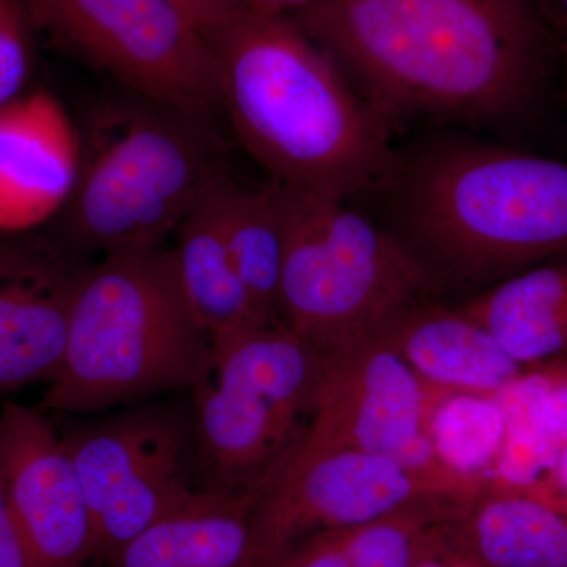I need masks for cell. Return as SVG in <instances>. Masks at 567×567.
I'll list each match as a JSON object with an SVG mask.
<instances>
[{
	"mask_svg": "<svg viewBox=\"0 0 567 567\" xmlns=\"http://www.w3.org/2000/svg\"><path fill=\"white\" fill-rule=\"evenodd\" d=\"M524 369L567 358V259L548 260L458 305Z\"/></svg>",
	"mask_w": 567,
	"mask_h": 567,
	"instance_id": "e0dca14e",
	"label": "cell"
},
{
	"mask_svg": "<svg viewBox=\"0 0 567 567\" xmlns=\"http://www.w3.org/2000/svg\"><path fill=\"white\" fill-rule=\"evenodd\" d=\"M62 440L91 509L96 559L106 561L205 491L193 481V420L173 409L128 410L74 425Z\"/></svg>",
	"mask_w": 567,
	"mask_h": 567,
	"instance_id": "9c48e42d",
	"label": "cell"
},
{
	"mask_svg": "<svg viewBox=\"0 0 567 567\" xmlns=\"http://www.w3.org/2000/svg\"><path fill=\"white\" fill-rule=\"evenodd\" d=\"M374 339L443 390L495 395L525 371L486 328L434 298L402 309Z\"/></svg>",
	"mask_w": 567,
	"mask_h": 567,
	"instance_id": "9a60e30c",
	"label": "cell"
},
{
	"mask_svg": "<svg viewBox=\"0 0 567 567\" xmlns=\"http://www.w3.org/2000/svg\"><path fill=\"white\" fill-rule=\"evenodd\" d=\"M522 491L567 507V445L559 447L547 472L532 487Z\"/></svg>",
	"mask_w": 567,
	"mask_h": 567,
	"instance_id": "83f0119b",
	"label": "cell"
},
{
	"mask_svg": "<svg viewBox=\"0 0 567 567\" xmlns=\"http://www.w3.org/2000/svg\"><path fill=\"white\" fill-rule=\"evenodd\" d=\"M0 567H29L24 547L0 494Z\"/></svg>",
	"mask_w": 567,
	"mask_h": 567,
	"instance_id": "f1b7e54d",
	"label": "cell"
},
{
	"mask_svg": "<svg viewBox=\"0 0 567 567\" xmlns=\"http://www.w3.org/2000/svg\"><path fill=\"white\" fill-rule=\"evenodd\" d=\"M457 520L436 529L429 537L413 567H486L462 546L456 535Z\"/></svg>",
	"mask_w": 567,
	"mask_h": 567,
	"instance_id": "484cf974",
	"label": "cell"
},
{
	"mask_svg": "<svg viewBox=\"0 0 567 567\" xmlns=\"http://www.w3.org/2000/svg\"><path fill=\"white\" fill-rule=\"evenodd\" d=\"M486 567H567V507L487 481L456 524Z\"/></svg>",
	"mask_w": 567,
	"mask_h": 567,
	"instance_id": "d6986e66",
	"label": "cell"
},
{
	"mask_svg": "<svg viewBox=\"0 0 567 567\" xmlns=\"http://www.w3.org/2000/svg\"><path fill=\"white\" fill-rule=\"evenodd\" d=\"M495 395L506 415V439L548 453L567 445V358L525 369Z\"/></svg>",
	"mask_w": 567,
	"mask_h": 567,
	"instance_id": "603a6c76",
	"label": "cell"
},
{
	"mask_svg": "<svg viewBox=\"0 0 567 567\" xmlns=\"http://www.w3.org/2000/svg\"><path fill=\"white\" fill-rule=\"evenodd\" d=\"M330 357L315 416L289 458L368 451L450 470L436 457L425 427L431 385L398 353L372 339Z\"/></svg>",
	"mask_w": 567,
	"mask_h": 567,
	"instance_id": "8fae6325",
	"label": "cell"
},
{
	"mask_svg": "<svg viewBox=\"0 0 567 567\" xmlns=\"http://www.w3.org/2000/svg\"><path fill=\"white\" fill-rule=\"evenodd\" d=\"M194 28L205 33L218 28L235 11L240 10V0H169Z\"/></svg>",
	"mask_w": 567,
	"mask_h": 567,
	"instance_id": "4316f807",
	"label": "cell"
},
{
	"mask_svg": "<svg viewBox=\"0 0 567 567\" xmlns=\"http://www.w3.org/2000/svg\"><path fill=\"white\" fill-rule=\"evenodd\" d=\"M80 173V130L48 92L0 110V235L35 229L63 212Z\"/></svg>",
	"mask_w": 567,
	"mask_h": 567,
	"instance_id": "5bb4252c",
	"label": "cell"
},
{
	"mask_svg": "<svg viewBox=\"0 0 567 567\" xmlns=\"http://www.w3.org/2000/svg\"><path fill=\"white\" fill-rule=\"evenodd\" d=\"M254 505L252 494L200 492L114 551L107 567H267Z\"/></svg>",
	"mask_w": 567,
	"mask_h": 567,
	"instance_id": "2e32d148",
	"label": "cell"
},
{
	"mask_svg": "<svg viewBox=\"0 0 567 567\" xmlns=\"http://www.w3.org/2000/svg\"><path fill=\"white\" fill-rule=\"evenodd\" d=\"M0 494L29 567H84L95 535L84 487L62 436L40 410L0 409Z\"/></svg>",
	"mask_w": 567,
	"mask_h": 567,
	"instance_id": "7c38bea8",
	"label": "cell"
},
{
	"mask_svg": "<svg viewBox=\"0 0 567 567\" xmlns=\"http://www.w3.org/2000/svg\"><path fill=\"white\" fill-rule=\"evenodd\" d=\"M87 264L69 246L0 235V393L51 382L58 374L71 303Z\"/></svg>",
	"mask_w": 567,
	"mask_h": 567,
	"instance_id": "4fadbf2b",
	"label": "cell"
},
{
	"mask_svg": "<svg viewBox=\"0 0 567 567\" xmlns=\"http://www.w3.org/2000/svg\"><path fill=\"white\" fill-rule=\"evenodd\" d=\"M32 29L24 0H0V110L21 96L28 82Z\"/></svg>",
	"mask_w": 567,
	"mask_h": 567,
	"instance_id": "cb8c5ba5",
	"label": "cell"
},
{
	"mask_svg": "<svg viewBox=\"0 0 567 567\" xmlns=\"http://www.w3.org/2000/svg\"><path fill=\"white\" fill-rule=\"evenodd\" d=\"M330 365L282 322L212 342L210 372L192 390L204 488L259 494L305 435Z\"/></svg>",
	"mask_w": 567,
	"mask_h": 567,
	"instance_id": "52a82bcc",
	"label": "cell"
},
{
	"mask_svg": "<svg viewBox=\"0 0 567 567\" xmlns=\"http://www.w3.org/2000/svg\"><path fill=\"white\" fill-rule=\"evenodd\" d=\"M361 203L435 295L567 259V163L484 134L429 126L395 144Z\"/></svg>",
	"mask_w": 567,
	"mask_h": 567,
	"instance_id": "7a4b0ae2",
	"label": "cell"
},
{
	"mask_svg": "<svg viewBox=\"0 0 567 567\" xmlns=\"http://www.w3.org/2000/svg\"><path fill=\"white\" fill-rule=\"evenodd\" d=\"M47 33L125 91L212 118L219 107L207 37L169 0H24Z\"/></svg>",
	"mask_w": 567,
	"mask_h": 567,
	"instance_id": "ba28073f",
	"label": "cell"
},
{
	"mask_svg": "<svg viewBox=\"0 0 567 567\" xmlns=\"http://www.w3.org/2000/svg\"><path fill=\"white\" fill-rule=\"evenodd\" d=\"M290 18L394 132L505 133L536 110L558 54L537 0H312Z\"/></svg>",
	"mask_w": 567,
	"mask_h": 567,
	"instance_id": "6da1fadb",
	"label": "cell"
},
{
	"mask_svg": "<svg viewBox=\"0 0 567 567\" xmlns=\"http://www.w3.org/2000/svg\"><path fill=\"white\" fill-rule=\"evenodd\" d=\"M425 427L436 457L451 472L481 483L495 476L507 434L496 395L431 385Z\"/></svg>",
	"mask_w": 567,
	"mask_h": 567,
	"instance_id": "44dd1931",
	"label": "cell"
},
{
	"mask_svg": "<svg viewBox=\"0 0 567 567\" xmlns=\"http://www.w3.org/2000/svg\"><path fill=\"white\" fill-rule=\"evenodd\" d=\"M223 230L235 268L254 306L268 322L279 319L284 264V223L270 182L246 188L226 178L221 189Z\"/></svg>",
	"mask_w": 567,
	"mask_h": 567,
	"instance_id": "ffe728a7",
	"label": "cell"
},
{
	"mask_svg": "<svg viewBox=\"0 0 567 567\" xmlns=\"http://www.w3.org/2000/svg\"><path fill=\"white\" fill-rule=\"evenodd\" d=\"M80 130V173L65 213L66 246L89 256L164 245L229 175L212 118L123 89Z\"/></svg>",
	"mask_w": 567,
	"mask_h": 567,
	"instance_id": "5b68a950",
	"label": "cell"
},
{
	"mask_svg": "<svg viewBox=\"0 0 567 567\" xmlns=\"http://www.w3.org/2000/svg\"><path fill=\"white\" fill-rule=\"evenodd\" d=\"M470 503L429 499L412 503L346 528L352 567H413L429 537L456 522Z\"/></svg>",
	"mask_w": 567,
	"mask_h": 567,
	"instance_id": "7402d4cb",
	"label": "cell"
},
{
	"mask_svg": "<svg viewBox=\"0 0 567 567\" xmlns=\"http://www.w3.org/2000/svg\"><path fill=\"white\" fill-rule=\"evenodd\" d=\"M537 3H539V9L557 39H566L567 0H537Z\"/></svg>",
	"mask_w": 567,
	"mask_h": 567,
	"instance_id": "4dcf8cb0",
	"label": "cell"
},
{
	"mask_svg": "<svg viewBox=\"0 0 567 567\" xmlns=\"http://www.w3.org/2000/svg\"><path fill=\"white\" fill-rule=\"evenodd\" d=\"M270 185L286 234L279 319L319 352H350L434 298L423 268L360 207Z\"/></svg>",
	"mask_w": 567,
	"mask_h": 567,
	"instance_id": "8992f818",
	"label": "cell"
},
{
	"mask_svg": "<svg viewBox=\"0 0 567 567\" xmlns=\"http://www.w3.org/2000/svg\"><path fill=\"white\" fill-rule=\"evenodd\" d=\"M205 37L219 107L270 182L353 205L374 188L393 126L292 18L237 10Z\"/></svg>",
	"mask_w": 567,
	"mask_h": 567,
	"instance_id": "3957f363",
	"label": "cell"
},
{
	"mask_svg": "<svg viewBox=\"0 0 567 567\" xmlns=\"http://www.w3.org/2000/svg\"><path fill=\"white\" fill-rule=\"evenodd\" d=\"M210 365V336L186 298L173 248L121 249L82 271L62 364L41 406L100 412L193 390Z\"/></svg>",
	"mask_w": 567,
	"mask_h": 567,
	"instance_id": "277c9868",
	"label": "cell"
},
{
	"mask_svg": "<svg viewBox=\"0 0 567 567\" xmlns=\"http://www.w3.org/2000/svg\"><path fill=\"white\" fill-rule=\"evenodd\" d=\"M229 175L197 200L174 234L173 252L183 290L212 342L275 323L257 311L227 248L221 189Z\"/></svg>",
	"mask_w": 567,
	"mask_h": 567,
	"instance_id": "ac0fdd59",
	"label": "cell"
},
{
	"mask_svg": "<svg viewBox=\"0 0 567 567\" xmlns=\"http://www.w3.org/2000/svg\"><path fill=\"white\" fill-rule=\"evenodd\" d=\"M312 0H240V10L262 17H292Z\"/></svg>",
	"mask_w": 567,
	"mask_h": 567,
	"instance_id": "f546056e",
	"label": "cell"
},
{
	"mask_svg": "<svg viewBox=\"0 0 567 567\" xmlns=\"http://www.w3.org/2000/svg\"><path fill=\"white\" fill-rule=\"evenodd\" d=\"M484 484L451 470L424 468L368 451L287 458L256 495L257 546L265 565L276 567L312 533L358 527L429 499L472 503Z\"/></svg>",
	"mask_w": 567,
	"mask_h": 567,
	"instance_id": "30bf717a",
	"label": "cell"
},
{
	"mask_svg": "<svg viewBox=\"0 0 567 567\" xmlns=\"http://www.w3.org/2000/svg\"><path fill=\"white\" fill-rule=\"evenodd\" d=\"M558 59L563 70V95L567 104V37L558 40Z\"/></svg>",
	"mask_w": 567,
	"mask_h": 567,
	"instance_id": "1f68e13d",
	"label": "cell"
},
{
	"mask_svg": "<svg viewBox=\"0 0 567 567\" xmlns=\"http://www.w3.org/2000/svg\"><path fill=\"white\" fill-rule=\"evenodd\" d=\"M276 567H352L344 529H323L303 537Z\"/></svg>",
	"mask_w": 567,
	"mask_h": 567,
	"instance_id": "d4e9b609",
	"label": "cell"
}]
</instances>
